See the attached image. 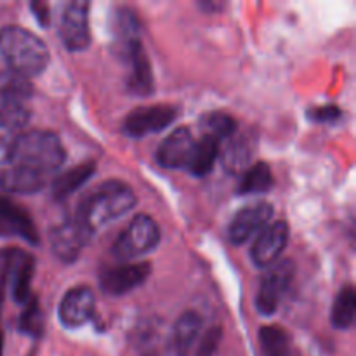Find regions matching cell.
<instances>
[{
    "label": "cell",
    "mask_w": 356,
    "mask_h": 356,
    "mask_svg": "<svg viewBox=\"0 0 356 356\" xmlns=\"http://www.w3.org/2000/svg\"><path fill=\"white\" fill-rule=\"evenodd\" d=\"M136 205V195L129 184L122 181H106L94 188L80 204L76 219L92 235L115 219L127 214Z\"/></svg>",
    "instance_id": "obj_1"
},
{
    "label": "cell",
    "mask_w": 356,
    "mask_h": 356,
    "mask_svg": "<svg viewBox=\"0 0 356 356\" xmlns=\"http://www.w3.org/2000/svg\"><path fill=\"white\" fill-rule=\"evenodd\" d=\"M65 156V148L54 132L35 129L17 136L9 163L49 179L63 165Z\"/></svg>",
    "instance_id": "obj_2"
},
{
    "label": "cell",
    "mask_w": 356,
    "mask_h": 356,
    "mask_svg": "<svg viewBox=\"0 0 356 356\" xmlns=\"http://www.w3.org/2000/svg\"><path fill=\"white\" fill-rule=\"evenodd\" d=\"M0 54L21 79L40 75L51 59L47 45L37 35L14 24L0 30Z\"/></svg>",
    "instance_id": "obj_3"
},
{
    "label": "cell",
    "mask_w": 356,
    "mask_h": 356,
    "mask_svg": "<svg viewBox=\"0 0 356 356\" xmlns=\"http://www.w3.org/2000/svg\"><path fill=\"white\" fill-rule=\"evenodd\" d=\"M160 243V228L149 216L139 214L129 222L113 245V256L118 259H136L152 252Z\"/></svg>",
    "instance_id": "obj_4"
},
{
    "label": "cell",
    "mask_w": 356,
    "mask_h": 356,
    "mask_svg": "<svg viewBox=\"0 0 356 356\" xmlns=\"http://www.w3.org/2000/svg\"><path fill=\"white\" fill-rule=\"evenodd\" d=\"M296 275V266L294 261L285 259L280 263L271 264L270 270L264 273L263 280L259 284V291H257L256 298V306L257 312L263 313V315L270 316L273 315L278 309L282 298L285 296V292L291 289L292 280H294Z\"/></svg>",
    "instance_id": "obj_5"
},
{
    "label": "cell",
    "mask_w": 356,
    "mask_h": 356,
    "mask_svg": "<svg viewBox=\"0 0 356 356\" xmlns=\"http://www.w3.org/2000/svg\"><path fill=\"white\" fill-rule=\"evenodd\" d=\"M87 14H89V2H82V0H73L63 7L58 31L63 45L68 51L79 52L89 47L90 31Z\"/></svg>",
    "instance_id": "obj_6"
},
{
    "label": "cell",
    "mask_w": 356,
    "mask_h": 356,
    "mask_svg": "<svg viewBox=\"0 0 356 356\" xmlns=\"http://www.w3.org/2000/svg\"><path fill=\"white\" fill-rule=\"evenodd\" d=\"M35 261L30 254L19 249H3L0 252V277L13 280V296L16 302H26L30 298L31 278H33Z\"/></svg>",
    "instance_id": "obj_7"
},
{
    "label": "cell",
    "mask_w": 356,
    "mask_h": 356,
    "mask_svg": "<svg viewBox=\"0 0 356 356\" xmlns=\"http://www.w3.org/2000/svg\"><path fill=\"white\" fill-rule=\"evenodd\" d=\"M177 117L176 108L170 104H152V106H141L132 110L125 117L124 129L132 138H143V136L160 132L167 125L172 124Z\"/></svg>",
    "instance_id": "obj_8"
},
{
    "label": "cell",
    "mask_w": 356,
    "mask_h": 356,
    "mask_svg": "<svg viewBox=\"0 0 356 356\" xmlns=\"http://www.w3.org/2000/svg\"><path fill=\"white\" fill-rule=\"evenodd\" d=\"M89 236L90 233L75 218L52 226L49 232V242L58 259H61L63 263H73L80 256Z\"/></svg>",
    "instance_id": "obj_9"
},
{
    "label": "cell",
    "mask_w": 356,
    "mask_h": 356,
    "mask_svg": "<svg viewBox=\"0 0 356 356\" xmlns=\"http://www.w3.org/2000/svg\"><path fill=\"white\" fill-rule=\"evenodd\" d=\"M271 218H273V205L268 202H257V204L240 209L229 222V242L235 245H242L254 235H259L266 228Z\"/></svg>",
    "instance_id": "obj_10"
},
{
    "label": "cell",
    "mask_w": 356,
    "mask_h": 356,
    "mask_svg": "<svg viewBox=\"0 0 356 356\" xmlns=\"http://www.w3.org/2000/svg\"><path fill=\"white\" fill-rule=\"evenodd\" d=\"M152 273V266L148 263L122 264L103 270L99 278V285L106 294L124 296L134 291L139 285L145 284Z\"/></svg>",
    "instance_id": "obj_11"
},
{
    "label": "cell",
    "mask_w": 356,
    "mask_h": 356,
    "mask_svg": "<svg viewBox=\"0 0 356 356\" xmlns=\"http://www.w3.org/2000/svg\"><path fill=\"white\" fill-rule=\"evenodd\" d=\"M289 235H291V229L285 221L268 225L257 235L252 250H250L252 263L259 268H266L277 263V259L282 256L285 245H287Z\"/></svg>",
    "instance_id": "obj_12"
},
{
    "label": "cell",
    "mask_w": 356,
    "mask_h": 356,
    "mask_svg": "<svg viewBox=\"0 0 356 356\" xmlns=\"http://www.w3.org/2000/svg\"><path fill=\"white\" fill-rule=\"evenodd\" d=\"M30 92V86L21 76L0 89V125L16 131L26 124L28 110L24 106V99Z\"/></svg>",
    "instance_id": "obj_13"
},
{
    "label": "cell",
    "mask_w": 356,
    "mask_h": 356,
    "mask_svg": "<svg viewBox=\"0 0 356 356\" xmlns=\"http://www.w3.org/2000/svg\"><path fill=\"white\" fill-rule=\"evenodd\" d=\"M96 306L94 292L86 285L70 289L59 305V320L68 329H79L90 320Z\"/></svg>",
    "instance_id": "obj_14"
},
{
    "label": "cell",
    "mask_w": 356,
    "mask_h": 356,
    "mask_svg": "<svg viewBox=\"0 0 356 356\" xmlns=\"http://www.w3.org/2000/svg\"><path fill=\"white\" fill-rule=\"evenodd\" d=\"M197 141L186 127L170 132L156 152V160L165 169H188Z\"/></svg>",
    "instance_id": "obj_15"
},
{
    "label": "cell",
    "mask_w": 356,
    "mask_h": 356,
    "mask_svg": "<svg viewBox=\"0 0 356 356\" xmlns=\"http://www.w3.org/2000/svg\"><path fill=\"white\" fill-rule=\"evenodd\" d=\"M0 236H21L30 243L38 242L35 226L26 211L3 197H0Z\"/></svg>",
    "instance_id": "obj_16"
},
{
    "label": "cell",
    "mask_w": 356,
    "mask_h": 356,
    "mask_svg": "<svg viewBox=\"0 0 356 356\" xmlns=\"http://www.w3.org/2000/svg\"><path fill=\"white\" fill-rule=\"evenodd\" d=\"M257 146V136L252 131L242 132L238 136H232L229 143L221 153V162L228 172L238 174L249 167L254 152Z\"/></svg>",
    "instance_id": "obj_17"
},
{
    "label": "cell",
    "mask_w": 356,
    "mask_h": 356,
    "mask_svg": "<svg viewBox=\"0 0 356 356\" xmlns=\"http://www.w3.org/2000/svg\"><path fill=\"white\" fill-rule=\"evenodd\" d=\"M202 332V316L197 312H184L176 320L169 339V348L177 356H186Z\"/></svg>",
    "instance_id": "obj_18"
},
{
    "label": "cell",
    "mask_w": 356,
    "mask_h": 356,
    "mask_svg": "<svg viewBox=\"0 0 356 356\" xmlns=\"http://www.w3.org/2000/svg\"><path fill=\"white\" fill-rule=\"evenodd\" d=\"M125 61L131 66V73H129L127 86L129 90L136 96H149L153 92V72L149 59L146 56L143 45H138L131 54L125 58Z\"/></svg>",
    "instance_id": "obj_19"
},
{
    "label": "cell",
    "mask_w": 356,
    "mask_h": 356,
    "mask_svg": "<svg viewBox=\"0 0 356 356\" xmlns=\"http://www.w3.org/2000/svg\"><path fill=\"white\" fill-rule=\"evenodd\" d=\"M47 183L49 179H45V177L16 165H10L9 169H6L0 174V188L9 191V193H37L42 188H45Z\"/></svg>",
    "instance_id": "obj_20"
},
{
    "label": "cell",
    "mask_w": 356,
    "mask_h": 356,
    "mask_svg": "<svg viewBox=\"0 0 356 356\" xmlns=\"http://www.w3.org/2000/svg\"><path fill=\"white\" fill-rule=\"evenodd\" d=\"M94 172H96V165L92 162L80 163V165H75L73 169L66 170L52 184V197L56 200H65L70 195L75 193L80 186H83L86 181H89V177Z\"/></svg>",
    "instance_id": "obj_21"
},
{
    "label": "cell",
    "mask_w": 356,
    "mask_h": 356,
    "mask_svg": "<svg viewBox=\"0 0 356 356\" xmlns=\"http://www.w3.org/2000/svg\"><path fill=\"white\" fill-rule=\"evenodd\" d=\"M219 156V145L216 139L205 136L202 141H198L195 145L193 155H191L190 165H188V170L195 176L202 177L205 174L211 172L214 169V163Z\"/></svg>",
    "instance_id": "obj_22"
},
{
    "label": "cell",
    "mask_w": 356,
    "mask_h": 356,
    "mask_svg": "<svg viewBox=\"0 0 356 356\" xmlns=\"http://www.w3.org/2000/svg\"><path fill=\"white\" fill-rule=\"evenodd\" d=\"M355 313H356V294L355 289L351 285H346L339 291L336 301L332 306V318L334 327L337 329H350L355 322Z\"/></svg>",
    "instance_id": "obj_23"
},
{
    "label": "cell",
    "mask_w": 356,
    "mask_h": 356,
    "mask_svg": "<svg viewBox=\"0 0 356 356\" xmlns=\"http://www.w3.org/2000/svg\"><path fill=\"white\" fill-rule=\"evenodd\" d=\"M271 188H273V174H271L270 165L266 162H259L249 167V170L243 174L238 191L242 195L266 193Z\"/></svg>",
    "instance_id": "obj_24"
},
{
    "label": "cell",
    "mask_w": 356,
    "mask_h": 356,
    "mask_svg": "<svg viewBox=\"0 0 356 356\" xmlns=\"http://www.w3.org/2000/svg\"><path fill=\"white\" fill-rule=\"evenodd\" d=\"M259 341L264 356H289L291 351V336L280 325L261 327Z\"/></svg>",
    "instance_id": "obj_25"
},
{
    "label": "cell",
    "mask_w": 356,
    "mask_h": 356,
    "mask_svg": "<svg viewBox=\"0 0 356 356\" xmlns=\"http://www.w3.org/2000/svg\"><path fill=\"white\" fill-rule=\"evenodd\" d=\"M202 127L207 131L209 138L216 139H229L232 136H235L236 131V122L232 115L225 113V111H212L202 122Z\"/></svg>",
    "instance_id": "obj_26"
},
{
    "label": "cell",
    "mask_w": 356,
    "mask_h": 356,
    "mask_svg": "<svg viewBox=\"0 0 356 356\" xmlns=\"http://www.w3.org/2000/svg\"><path fill=\"white\" fill-rule=\"evenodd\" d=\"M19 330L31 337H40L44 332V313L38 299L33 296H30L24 302V309L19 316Z\"/></svg>",
    "instance_id": "obj_27"
},
{
    "label": "cell",
    "mask_w": 356,
    "mask_h": 356,
    "mask_svg": "<svg viewBox=\"0 0 356 356\" xmlns=\"http://www.w3.org/2000/svg\"><path fill=\"white\" fill-rule=\"evenodd\" d=\"M138 350L143 356H159V330L145 327L138 332Z\"/></svg>",
    "instance_id": "obj_28"
},
{
    "label": "cell",
    "mask_w": 356,
    "mask_h": 356,
    "mask_svg": "<svg viewBox=\"0 0 356 356\" xmlns=\"http://www.w3.org/2000/svg\"><path fill=\"white\" fill-rule=\"evenodd\" d=\"M222 329L221 327H211L202 337L200 344L197 348V356H212L218 351L219 343H221Z\"/></svg>",
    "instance_id": "obj_29"
},
{
    "label": "cell",
    "mask_w": 356,
    "mask_h": 356,
    "mask_svg": "<svg viewBox=\"0 0 356 356\" xmlns=\"http://www.w3.org/2000/svg\"><path fill=\"white\" fill-rule=\"evenodd\" d=\"M16 138V131L6 127V125H0V163L9 162Z\"/></svg>",
    "instance_id": "obj_30"
},
{
    "label": "cell",
    "mask_w": 356,
    "mask_h": 356,
    "mask_svg": "<svg viewBox=\"0 0 356 356\" xmlns=\"http://www.w3.org/2000/svg\"><path fill=\"white\" fill-rule=\"evenodd\" d=\"M309 118L318 124H332V122L339 120L341 110L334 104H327V106H318L309 110Z\"/></svg>",
    "instance_id": "obj_31"
},
{
    "label": "cell",
    "mask_w": 356,
    "mask_h": 356,
    "mask_svg": "<svg viewBox=\"0 0 356 356\" xmlns=\"http://www.w3.org/2000/svg\"><path fill=\"white\" fill-rule=\"evenodd\" d=\"M31 9L35 10V17L40 21V24L47 26L49 17H51V14H49V7L45 6L44 2H33V3H31Z\"/></svg>",
    "instance_id": "obj_32"
},
{
    "label": "cell",
    "mask_w": 356,
    "mask_h": 356,
    "mask_svg": "<svg viewBox=\"0 0 356 356\" xmlns=\"http://www.w3.org/2000/svg\"><path fill=\"white\" fill-rule=\"evenodd\" d=\"M3 298H6V280H3V278L0 277V312H2Z\"/></svg>",
    "instance_id": "obj_33"
},
{
    "label": "cell",
    "mask_w": 356,
    "mask_h": 356,
    "mask_svg": "<svg viewBox=\"0 0 356 356\" xmlns=\"http://www.w3.org/2000/svg\"><path fill=\"white\" fill-rule=\"evenodd\" d=\"M0 356H3V334L0 330Z\"/></svg>",
    "instance_id": "obj_34"
}]
</instances>
